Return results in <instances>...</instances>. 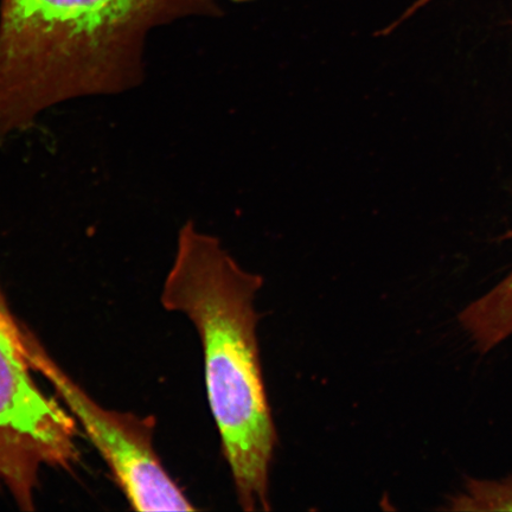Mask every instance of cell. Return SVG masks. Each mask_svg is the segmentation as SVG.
Segmentation results:
<instances>
[{"mask_svg": "<svg viewBox=\"0 0 512 512\" xmlns=\"http://www.w3.org/2000/svg\"><path fill=\"white\" fill-rule=\"evenodd\" d=\"M215 0H0V139L64 102L142 85L152 31Z\"/></svg>", "mask_w": 512, "mask_h": 512, "instance_id": "1", "label": "cell"}, {"mask_svg": "<svg viewBox=\"0 0 512 512\" xmlns=\"http://www.w3.org/2000/svg\"><path fill=\"white\" fill-rule=\"evenodd\" d=\"M264 279L243 270L221 241L188 221L179 229L162 304L201 338L209 406L242 510L270 511L277 446L260 363L255 298Z\"/></svg>", "mask_w": 512, "mask_h": 512, "instance_id": "2", "label": "cell"}, {"mask_svg": "<svg viewBox=\"0 0 512 512\" xmlns=\"http://www.w3.org/2000/svg\"><path fill=\"white\" fill-rule=\"evenodd\" d=\"M22 342L31 368L49 381L86 431L134 510H196L159 462L151 433L142 422L107 411L89 398L24 326Z\"/></svg>", "mask_w": 512, "mask_h": 512, "instance_id": "3", "label": "cell"}, {"mask_svg": "<svg viewBox=\"0 0 512 512\" xmlns=\"http://www.w3.org/2000/svg\"><path fill=\"white\" fill-rule=\"evenodd\" d=\"M24 354L22 325L0 320V488L24 494L42 467L60 458L72 420L36 386Z\"/></svg>", "mask_w": 512, "mask_h": 512, "instance_id": "4", "label": "cell"}, {"mask_svg": "<svg viewBox=\"0 0 512 512\" xmlns=\"http://www.w3.org/2000/svg\"><path fill=\"white\" fill-rule=\"evenodd\" d=\"M460 322L480 349L491 351L507 341L512 336V270L467 305Z\"/></svg>", "mask_w": 512, "mask_h": 512, "instance_id": "5", "label": "cell"}, {"mask_svg": "<svg viewBox=\"0 0 512 512\" xmlns=\"http://www.w3.org/2000/svg\"><path fill=\"white\" fill-rule=\"evenodd\" d=\"M447 509L512 511V476L498 480L466 478L463 490L450 497Z\"/></svg>", "mask_w": 512, "mask_h": 512, "instance_id": "6", "label": "cell"}, {"mask_svg": "<svg viewBox=\"0 0 512 512\" xmlns=\"http://www.w3.org/2000/svg\"><path fill=\"white\" fill-rule=\"evenodd\" d=\"M0 320L5 323H16L17 320L14 316L11 315L8 306H6L5 300L2 296V292H0Z\"/></svg>", "mask_w": 512, "mask_h": 512, "instance_id": "7", "label": "cell"}, {"mask_svg": "<svg viewBox=\"0 0 512 512\" xmlns=\"http://www.w3.org/2000/svg\"><path fill=\"white\" fill-rule=\"evenodd\" d=\"M431 2H433V0H416V2L411 6V8H409V11H411L412 14H415V12L420 10L422 6L430 4Z\"/></svg>", "mask_w": 512, "mask_h": 512, "instance_id": "8", "label": "cell"}, {"mask_svg": "<svg viewBox=\"0 0 512 512\" xmlns=\"http://www.w3.org/2000/svg\"><path fill=\"white\" fill-rule=\"evenodd\" d=\"M230 2H233V3H249V2H254V0H230Z\"/></svg>", "mask_w": 512, "mask_h": 512, "instance_id": "9", "label": "cell"}]
</instances>
